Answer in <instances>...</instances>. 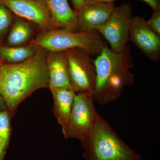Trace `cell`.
Listing matches in <instances>:
<instances>
[{
  "label": "cell",
  "mask_w": 160,
  "mask_h": 160,
  "mask_svg": "<svg viewBox=\"0 0 160 160\" xmlns=\"http://www.w3.org/2000/svg\"><path fill=\"white\" fill-rule=\"evenodd\" d=\"M132 18V8L129 3L116 6L109 19L97 29L108 41L114 52L122 51L129 42Z\"/></svg>",
  "instance_id": "52a82bcc"
},
{
  "label": "cell",
  "mask_w": 160,
  "mask_h": 160,
  "mask_svg": "<svg viewBox=\"0 0 160 160\" xmlns=\"http://www.w3.org/2000/svg\"><path fill=\"white\" fill-rule=\"evenodd\" d=\"M28 45L38 46L48 51L81 48L89 52L94 57L100 54L105 43L102 37L95 31L84 32L53 29L38 32Z\"/></svg>",
  "instance_id": "277c9868"
},
{
  "label": "cell",
  "mask_w": 160,
  "mask_h": 160,
  "mask_svg": "<svg viewBox=\"0 0 160 160\" xmlns=\"http://www.w3.org/2000/svg\"><path fill=\"white\" fill-rule=\"evenodd\" d=\"M46 64L49 73V89L57 88L72 90L66 51H47Z\"/></svg>",
  "instance_id": "8fae6325"
},
{
  "label": "cell",
  "mask_w": 160,
  "mask_h": 160,
  "mask_svg": "<svg viewBox=\"0 0 160 160\" xmlns=\"http://www.w3.org/2000/svg\"><path fill=\"white\" fill-rule=\"evenodd\" d=\"M147 24L158 35L160 36V10H154Z\"/></svg>",
  "instance_id": "ac0fdd59"
},
{
  "label": "cell",
  "mask_w": 160,
  "mask_h": 160,
  "mask_svg": "<svg viewBox=\"0 0 160 160\" xmlns=\"http://www.w3.org/2000/svg\"><path fill=\"white\" fill-rule=\"evenodd\" d=\"M6 110H8V109L6 102L2 97L0 95V111H5Z\"/></svg>",
  "instance_id": "7402d4cb"
},
{
  "label": "cell",
  "mask_w": 160,
  "mask_h": 160,
  "mask_svg": "<svg viewBox=\"0 0 160 160\" xmlns=\"http://www.w3.org/2000/svg\"><path fill=\"white\" fill-rule=\"evenodd\" d=\"M11 116L8 110L0 111V160H4L9 147L11 132Z\"/></svg>",
  "instance_id": "2e32d148"
},
{
  "label": "cell",
  "mask_w": 160,
  "mask_h": 160,
  "mask_svg": "<svg viewBox=\"0 0 160 160\" xmlns=\"http://www.w3.org/2000/svg\"><path fill=\"white\" fill-rule=\"evenodd\" d=\"M39 48L29 45L10 46L3 44L0 45V58L9 63L22 62L34 55Z\"/></svg>",
  "instance_id": "9a60e30c"
},
{
  "label": "cell",
  "mask_w": 160,
  "mask_h": 160,
  "mask_svg": "<svg viewBox=\"0 0 160 160\" xmlns=\"http://www.w3.org/2000/svg\"><path fill=\"white\" fill-rule=\"evenodd\" d=\"M94 64L97 78L93 98L100 105L117 100L126 86L134 84L135 75L130 71L134 65L129 44L122 51L116 52L105 43Z\"/></svg>",
  "instance_id": "7a4b0ae2"
},
{
  "label": "cell",
  "mask_w": 160,
  "mask_h": 160,
  "mask_svg": "<svg viewBox=\"0 0 160 160\" xmlns=\"http://www.w3.org/2000/svg\"><path fill=\"white\" fill-rule=\"evenodd\" d=\"M129 41L151 61L158 62L160 58V36L149 27L143 17L136 15L132 18Z\"/></svg>",
  "instance_id": "9c48e42d"
},
{
  "label": "cell",
  "mask_w": 160,
  "mask_h": 160,
  "mask_svg": "<svg viewBox=\"0 0 160 160\" xmlns=\"http://www.w3.org/2000/svg\"><path fill=\"white\" fill-rule=\"evenodd\" d=\"M48 10L55 29L78 32L76 13L67 0H41Z\"/></svg>",
  "instance_id": "7c38bea8"
},
{
  "label": "cell",
  "mask_w": 160,
  "mask_h": 160,
  "mask_svg": "<svg viewBox=\"0 0 160 160\" xmlns=\"http://www.w3.org/2000/svg\"><path fill=\"white\" fill-rule=\"evenodd\" d=\"M31 23L27 20L15 16L4 44L10 46L28 45L34 37V29Z\"/></svg>",
  "instance_id": "5bb4252c"
},
{
  "label": "cell",
  "mask_w": 160,
  "mask_h": 160,
  "mask_svg": "<svg viewBox=\"0 0 160 160\" xmlns=\"http://www.w3.org/2000/svg\"><path fill=\"white\" fill-rule=\"evenodd\" d=\"M47 50L40 48L31 58L18 63L4 62L0 68V95L11 115L20 103L37 89H49Z\"/></svg>",
  "instance_id": "6da1fadb"
},
{
  "label": "cell",
  "mask_w": 160,
  "mask_h": 160,
  "mask_svg": "<svg viewBox=\"0 0 160 160\" xmlns=\"http://www.w3.org/2000/svg\"><path fill=\"white\" fill-rule=\"evenodd\" d=\"M14 17V15L0 2V45L5 44Z\"/></svg>",
  "instance_id": "e0dca14e"
},
{
  "label": "cell",
  "mask_w": 160,
  "mask_h": 160,
  "mask_svg": "<svg viewBox=\"0 0 160 160\" xmlns=\"http://www.w3.org/2000/svg\"><path fill=\"white\" fill-rule=\"evenodd\" d=\"M53 98V114L62 126L63 135L66 133L67 125L73 105L76 92L70 89L53 88L49 89Z\"/></svg>",
  "instance_id": "4fadbf2b"
},
{
  "label": "cell",
  "mask_w": 160,
  "mask_h": 160,
  "mask_svg": "<svg viewBox=\"0 0 160 160\" xmlns=\"http://www.w3.org/2000/svg\"><path fill=\"white\" fill-rule=\"evenodd\" d=\"M117 0H83L84 4L87 5L100 4V3H113Z\"/></svg>",
  "instance_id": "ffe728a7"
},
{
  "label": "cell",
  "mask_w": 160,
  "mask_h": 160,
  "mask_svg": "<svg viewBox=\"0 0 160 160\" xmlns=\"http://www.w3.org/2000/svg\"><path fill=\"white\" fill-rule=\"evenodd\" d=\"M16 16L35 24L38 32L55 29L46 6L41 0H0Z\"/></svg>",
  "instance_id": "ba28073f"
},
{
  "label": "cell",
  "mask_w": 160,
  "mask_h": 160,
  "mask_svg": "<svg viewBox=\"0 0 160 160\" xmlns=\"http://www.w3.org/2000/svg\"><path fill=\"white\" fill-rule=\"evenodd\" d=\"M94 101L92 94L75 93L69 122L64 135L65 138H74L81 142L89 134L99 116Z\"/></svg>",
  "instance_id": "8992f818"
},
{
  "label": "cell",
  "mask_w": 160,
  "mask_h": 160,
  "mask_svg": "<svg viewBox=\"0 0 160 160\" xmlns=\"http://www.w3.org/2000/svg\"><path fill=\"white\" fill-rule=\"evenodd\" d=\"M113 3L83 4L76 11L80 32L95 31L109 19L115 7Z\"/></svg>",
  "instance_id": "30bf717a"
},
{
  "label": "cell",
  "mask_w": 160,
  "mask_h": 160,
  "mask_svg": "<svg viewBox=\"0 0 160 160\" xmlns=\"http://www.w3.org/2000/svg\"><path fill=\"white\" fill-rule=\"evenodd\" d=\"M147 3L153 11L160 10V0H142Z\"/></svg>",
  "instance_id": "d6986e66"
},
{
  "label": "cell",
  "mask_w": 160,
  "mask_h": 160,
  "mask_svg": "<svg viewBox=\"0 0 160 160\" xmlns=\"http://www.w3.org/2000/svg\"><path fill=\"white\" fill-rule=\"evenodd\" d=\"M71 2L75 11L84 4L83 0H71Z\"/></svg>",
  "instance_id": "44dd1931"
},
{
  "label": "cell",
  "mask_w": 160,
  "mask_h": 160,
  "mask_svg": "<svg viewBox=\"0 0 160 160\" xmlns=\"http://www.w3.org/2000/svg\"><path fill=\"white\" fill-rule=\"evenodd\" d=\"M81 142L86 160H142L99 115L91 131Z\"/></svg>",
  "instance_id": "3957f363"
},
{
  "label": "cell",
  "mask_w": 160,
  "mask_h": 160,
  "mask_svg": "<svg viewBox=\"0 0 160 160\" xmlns=\"http://www.w3.org/2000/svg\"><path fill=\"white\" fill-rule=\"evenodd\" d=\"M69 80L72 90L93 95L96 82L94 60L89 52L81 48L66 50Z\"/></svg>",
  "instance_id": "5b68a950"
},
{
  "label": "cell",
  "mask_w": 160,
  "mask_h": 160,
  "mask_svg": "<svg viewBox=\"0 0 160 160\" xmlns=\"http://www.w3.org/2000/svg\"><path fill=\"white\" fill-rule=\"evenodd\" d=\"M5 62L4 61L2 58L0 59V68H1V66L3 63Z\"/></svg>",
  "instance_id": "603a6c76"
},
{
  "label": "cell",
  "mask_w": 160,
  "mask_h": 160,
  "mask_svg": "<svg viewBox=\"0 0 160 160\" xmlns=\"http://www.w3.org/2000/svg\"><path fill=\"white\" fill-rule=\"evenodd\" d=\"M1 58H0V59H1Z\"/></svg>",
  "instance_id": "cb8c5ba5"
}]
</instances>
